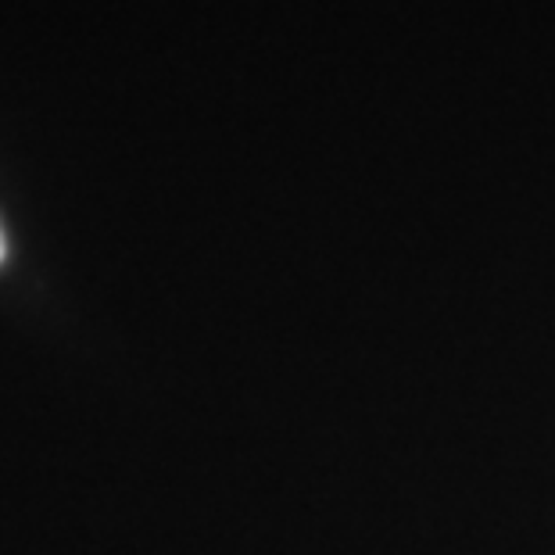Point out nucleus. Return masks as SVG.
Listing matches in <instances>:
<instances>
[{"label":"nucleus","instance_id":"nucleus-1","mask_svg":"<svg viewBox=\"0 0 555 555\" xmlns=\"http://www.w3.org/2000/svg\"><path fill=\"white\" fill-rule=\"evenodd\" d=\"M4 255H8V241H4V230H0V262H4Z\"/></svg>","mask_w":555,"mask_h":555}]
</instances>
